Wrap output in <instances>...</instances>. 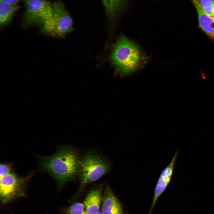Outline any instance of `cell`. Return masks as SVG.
Returning <instances> with one entry per match:
<instances>
[{
    "mask_svg": "<svg viewBox=\"0 0 214 214\" xmlns=\"http://www.w3.org/2000/svg\"><path fill=\"white\" fill-rule=\"evenodd\" d=\"M52 5V15L42 25L41 31L48 36L62 38L73 30V21L62 3L55 1Z\"/></svg>",
    "mask_w": 214,
    "mask_h": 214,
    "instance_id": "cell-4",
    "label": "cell"
},
{
    "mask_svg": "<svg viewBox=\"0 0 214 214\" xmlns=\"http://www.w3.org/2000/svg\"><path fill=\"white\" fill-rule=\"evenodd\" d=\"M12 163H1L0 164V177L13 172Z\"/></svg>",
    "mask_w": 214,
    "mask_h": 214,
    "instance_id": "cell-14",
    "label": "cell"
},
{
    "mask_svg": "<svg viewBox=\"0 0 214 214\" xmlns=\"http://www.w3.org/2000/svg\"><path fill=\"white\" fill-rule=\"evenodd\" d=\"M22 0H0V2L13 5L17 4Z\"/></svg>",
    "mask_w": 214,
    "mask_h": 214,
    "instance_id": "cell-16",
    "label": "cell"
},
{
    "mask_svg": "<svg viewBox=\"0 0 214 214\" xmlns=\"http://www.w3.org/2000/svg\"><path fill=\"white\" fill-rule=\"evenodd\" d=\"M34 174L31 172L24 177L18 175L13 171L0 177V200L2 203L25 195L27 184Z\"/></svg>",
    "mask_w": 214,
    "mask_h": 214,
    "instance_id": "cell-5",
    "label": "cell"
},
{
    "mask_svg": "<svg viewBox=\"0 0 214 214\" xmlns=\"http://www.w3.org/2000/svg\"><path fill=\"white\" fill-rule=\"evenodd\" d=\"M177 155L178 152H176L169 163L160 174L155 187L153 200L149 214H151L158 198L166 189L171 180L174 165Z\"/></svg>",
    "mask_w": 214,
    "mask_h": 214,
    "instance_id": "cell-7",
    "label": "cell"
},
{
    "mask_svg": "<svg viewBox=\"0 0 214 214\" xmlns=\"http://www.w3.org/2000/svg\"><path fill=\"white\" fill-rule=\"evenodd\" d=\"M81 156L78 150L70 145H60L51 155L39 157L38 169L51 176L60 190L78 178Z\"/></svg>",
    "mask_w": 214,
    "mask_h": 214,
    "instance_id": "cell-1",
    "label": "cell"
},
{
    "mask_svg": "<svg viewBox=\"0 0 214 214\" xmlns=\"http://www.w3.org/2000/svg\"><path fill=\"white\" fill-rule=\"evenodd\" d=\"M107 10L111 13L114 12L119 0H102Z\"/></svg>",
    "mask_w": 214,
    "mask_h": 214,
    "instance_id": "cell-15",
    "label": "cell"
},
{
    "mask_svg": "<svg viewBox=\"0 0 214 214\" xmlns=\"http://www.w3.org/2000/svg\"><path fill=\"white\" fill-rule=\"evenodd\" d=\"M198 4L207 14L214 17V0H190Z\"/></svg>",
    "mask_w": 214,
    "mask_h": 214,
    "instance_id": "cell-12",
    "label": "cell"
},
{
    "mask_svg": "<svg viewBox=\"0 0 214 214\" xmlns=\"http://www.w3.org/2000/svg\"><path fill=\"white\" fill-rule=\"evenodd\" d=\"M102 198L101 212L103 214H123L121 204L110 186L106 183Z\"/></svg>",
    "mask_w": 214,
    "mask_h": 214,
    "instance_id": "cell-8",
    "label": "cell"
},
{
    "mask_svg": "<svg viewBox=\"0 0 214 214\" xmlns=\"http://www.w3.org/2000/svg\"><path fill=\"white\" fill-rule=\"evenodd\" d=\"M97 214H103L101 211H99Z\"/></svg>",
    "mask_w": 214,
    "mask_h": 214,
    "instance_id": "cell-17",
    "label": "cell"
},
{
    "mask_svg": "<svg viewBox=\"0 0 214 214\" xmlns=\"http://www.w3.org/2000/svg\"><path fill=\"white\" fill-rule=\"evenodd\" d=\"M110 59L116 73L121 75L133 73L143 62V56L138 46L123 35L114 45Z\"/></svg>",
    "mask_w": 214,
    "mask_h": 214,
    "instance_id": "cell-2",
    "label": "cell"
},
{
    "mask_svg": "<svg viewBox=\"0 0 214 214\" xmlns=\"http://www.w3.org/2000/svg\"><path fill=\"white\" fill-rule=\"evenodd\" d=\"M17 5L0 3V24L3 26L11 21L14 13L20 8Z\"/></svg>",
    "mask_w": 214,
    "mask_h": 214,
    "instance_id": "cell-11",
    "label": "cell"
},
{
    "mask_svg": "<svg viewBox=\"0 0 214 214\" xmlns=\"http://www.w3.org/2000/svg\"><path fill=\"white\" fill-rule=\"evenodd\" d=\"M196 8L199 28L211 39L214 40V17L206 13L197 3L192 2Z\"/></svg>",
    "mask_w": 214,
    "mask_h": 214,
    "instance_id": "cell-10",
    "label": "cell"
},
{
    "mask_svg": "<svg viewBox=\"0 0 214 214\" xmlns=\"http://www.w3.org/2000/svg\"><path fill=\"white\" fill-rule=\"evenodd\" d=\"M111 167L109 160L97 152L89 150L84 152L80 161L78 174L79 185L76 195L108 173Z\"/></svg>",
    "mask_w": 214,
    "mask_h": 214,
    "instance_id": "cell-3",
    "label": "cell"
},
{
    "mask_svg": "<svg viewBox=\"0 0 214 214\" xmlns=\"http://www.w3.org/2000/svg\"><path fill=\"white\" fill-rule=\"evenodd\" d=\"M84 203L77 202L73 204L67 210L66 214H86Z\"/></svg>",
    "mask_w": 214,
    "mask_h": 214,
    "instance_id": "cell-13",
    "label": "cell"
},
{
    "mask_svg": "<svg viewBox=\"0 0 214 214\" xmlns=\"http://www.w3.org/2000/svg\"><path fill=\"white\" fill-rule=\"evenodd\" d=\"M24 5L23 21L26 25H42L52 15V4L46 0H25Z\"/></svg>",
    "mask_w": 214,
    "mask_h": 214,
    "instance_id": "cell-6",
    "label": "cell"
},
{
    "mask_svg": "<svg viewBox=\"0 0 214 214\" xmlns=\"http://www.w3.org/2000/svg\"><path fill=\"white\" fill-rule=\"evenodd\" d=\"M104 182L96 186L88 193L84 201L86 214H97L102 200Z\"/></svg>",
    "mask_w": 214,
    "mask_h": 214,
    "instance_id": "cell-9",
    "label": "cell"
}]
</instances>
